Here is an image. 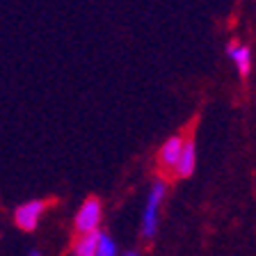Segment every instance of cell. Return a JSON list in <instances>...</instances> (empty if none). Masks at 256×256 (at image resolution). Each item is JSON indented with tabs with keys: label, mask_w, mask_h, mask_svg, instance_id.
<instances>
[{
	"label": "cell",
	"mask_w": 256,
	"mask_h": 256,
	"mask_svg": "<svg viewBox=\"0 0 256 256\" xmlns=\"http://www.w3.org/2000/svg\"><path fill=\"white\" fill-rule=\"evenodd\" d=\"M167 192H170V183L162 176H158L149 186L146 204H144V210H142V222H140V236L144 240H154L156 234H158L160 208H162V204L167 199Z\"/></svg>",
	"instance_id": "cell-1"
},
{
	"label": "cell",
	"mask_w": 256,
	"mask_h": 256,
	"mask_svg": "<svg viewBox=\"0 0 256 256\" xmlns=\"http://www.w3.org/2000/svg\"><path fill=\"white\" fill-rule=\"evenodd\" d=\"M226 55L236 64L240 78H247L252 74V48L250 46H245V44H240V42H231L226 46Z\"/></svg>",
	"instance_id": "cell-6"
},
{
	"label": "cell",
	"mask_w": 256,
	"mask_h": 256,
	"mask_svg": "<svg viewBox=\"0 0 256 256\" xmlns=\"http://www.w3.org/2000/svg\"><path fill=\"white\" fill-rule=\"evenodd\" d=\"M119 254H122V252H119L114 238H112L110 234H106V231H98V242H96L94 256H119Z\"/></svg>",
	"instance_id": "cell-8"
},
{
	"label": "cell",
	"mask_w": 256,
	"mask_h": 256,
	"mask_svg": "<svg viewBox=\"0 0 256 256\" xmlns=\"http://www.w3.org/2000/svg\"><path fill=\"white\" fill-rule=\"evenodd\" d=\"M194 167H197V146H194V140L188 138L186 146H183V154L178 158V165H176L172 176L178 178V181H186V178H190L194 174Z\"/></svg>",
	"instance_id": "cell-5"
},
{
	"label": "cell",
	"mask_w": 256,
	"mask_h": 256,
	"mask_svg": "<svg viewBox=\"0 0 256 256\" xmlns=\"http://www.w3.org/2000/svg\"><path fill=\"white\" fill-rule=\"evenodd\" d=\"M119 256H142V252L140 250H128V252H122Z\"/></svg>",
	"instance_id": "cell-9"
},
{
	"label": "cell",
	"mask_w": 256,
	"mask_h": 256,
	"mask_svg": "<svg viewBox=\"0 0 256 256\" xmlns=\"http://www.w3.org/2000/svg\"><path fill=\"white\" fill-rule=\"evenodd\" d=\"M186 140L188 138L183 133H174L160 144L156 162H158V172L162 178L174 174L176 165H178V158H181V154H183V146H186Z\"/></svg>",
	"instance_id": "cell-3"
},
{
	"label": "cell",
	"mask_w": 256,
	"mask_h": 256,
	"mask_svg": "<svg viewBox=\"0 0 256 256\" xmlns=\"http://www.w3.org/2000/svg\"><path fill=\"white\" fill-rule=\"evenodd\" d=\"M28 256H42V252H39V250H30V254H28Z\"/></svg>",
	"instance_id": "cell-10"
},
{
	"label": "cell",
	"mask_w": 256,
	"mask_h": 256,
	"mask_svg": "<svg viewBox=\"0 0 256 256\" xmlns=\"http://www.w3.org/2000/svg\"><path fill=\"white\" fill-rule=\"evenodd\" d=\"M101 222H103V204H101V199L98 197H87L85 202L80 204L78 210H76L74 231H76V236L96 234V231H101Z\"/></svg>",
	"instance_id": "cell-2"
},
{
	"label": "cell",
	"mask_w": 256,
	"mask_h": 256,
	"mask_svg": "<svg viewBox=\"0 0 256 256\" xmlns=\"http://www.w3.org/2000/svg\"><path fill=\"white\" fill-rule=\"evenodd\" d=\"M96 242H98V231L96 234L76 236L74 242H71V256H94Z\"/></svg>",
	"instance_id": "cell-7"
},
{
	"label": "cell",
	"mask_w": 256,
	"mask_h": 256,
	"mask_svg": "<svg viewBox=\"0 0 256 256\" xmlns=\"http://www.w3.org/2000/svg\"><path fill=\"white\" fill-rule=\"evenodd\" d=\"M46 206L48 204L44 199H30V202L21 204V206L14 210V222L18 229L23 231H34L42 222L44 213H46Z\"/></svg>",
	"instance_id": "cell-4"
}]
</instances>
